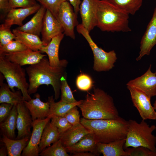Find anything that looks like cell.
Returning <instances> with one entry per match:
<instances>
[{
	"instance_id": "obj_1",
	"label": "cell",
	"mask_w": 156,
	"mask_h": 156,
	"mask_svg": "<svg viewBox=\"0 0 156 156\" xmlns=\"http://www.w3.org/2000/svg\"><path fill=\"white\" fill-rule=\"evenodd\" d=\"M68 63L60 66L53 67L49 60L44 57L38 63L26 67V71L29 78L28 92L30 95L35 93L42 85L52 86L54 92V99L57 100L60 92L61 79L66 73L65 69Z\"/></svg>"
},
{
	"instance_id": "obj_2",
	"label": "cell",
	"mask_w": 156,
	"mask_h": 156,
	"mask_svg": "<svg viewBox=\"0 0 156 156\" xmlns=\"http://www.w3.org/2000/svg\"><path fill=\"white\" fill-rule=\"evenodd\" d=\"M77 106L83 118L87 119H114L119 116L112 98L98 88H94L93 93L88 92Z\"/></svg>"
},
{
	"instance_id": "obj_3",
	"label": "cell",
	"mask_w": 156,
	"mask_h": 156,
	"mask_svg": "<svg viewBox=\"0 0 156 156\" xmlns=\"http://www.w3.org/2000/svg\"><path fill=\"white\" fill-rule=\"evenodd\" d=\"M80 123L92 131L97 142L108 143L127 137L128 121L120 116L109 119L89 120L83 118Z\"/></svg>"
},
{
	"instance_id": "obj_4",
	"label": "cell",
	"mask_w": 156,
	"mask_h": 156,
	"mask_svg": "<svg viewBox=\"0 0 156 156\" xmlns=\"http://www.w3.org/2000/svg\"><path fill=\"white\" fill-rule=\"evenodd\" d=\"M129 15L104 0H99L96 26L103 31H130Z\"/></svg>"
},
{
	"instance_id": "obj_5",
	"label": "cell",
	"mask_w": 156,
	"mask_h": 156,
	"mask_svg": "<svg viewBox=\"0 0 156 156\" xmlns=\"http://www.w3.org/2000/svg\"><path fill=\"white\" fill-rule=\"evenodd\" d=\"M128 128L124 148L143 146L156 151V136L153 134L156 130L155 125L150 126L144 120L139 123L135 120L128 121Z\"/></svg>"
},
{
	"instance_id": "obj_6",
	"label": "cell",
	"mask_w": 156,
	"mask_h": 156,
	"mask_svg": "<svg viewBox=\"0 0 156 156\" xmlns=\"http://www.w3.org/2000/svg\"><path fill=\"white\" fill-rule=\"evenodd\" d=\"M25 69L22 66L8 60L0 55V72L6 81L8 85L13 91L14 88L20 90L25 101L31 99L28 92L29 84L26 78Z\"/></svg>"
},
{
	"instance_id": "obj_7",
	"label": "cell",
	"mask_w": 156,
	"mask_h": 156,
	"mask_svg": "<svg viewBox=\"0 0 156 156\" xmlns=\"http://www.w3.org/2000/svg\"><path fill=\"white\" fill-rule=\"evenodd\" d=\"M77 32L81 34L88 42L92 51L94 56L93 68L99 72L108 71L114 66V64L117 59L114 50L107 52L99 47L94 42L89 32L82 25L78 24L76 27Z\"/></svg>"
},
{
	"instance_id": "obj_8",
	"label": "cell",
	"mask_w": 156,
	"mask_h": 156,
	"mask_svg": "<svg viewBox=\"0 0 156 156\" xmlns=\"http://www.w3.org/2000/svg\"><path fill=\"white\" fill-rule=\"evenodd\" d=\"M127 86L133 105L142 120H156V112L151 104V99L145 93L133 87Z\"/></svg>"
},
{
	"instance_id": "obj_9",
	"label": "cell",
	"mask_w": 156,
	"mask_h": 156,
	"mask_svg": "<svg viewBox=\"0 0 156 156\" xmlns=\"http://www.w3.org/2000/svg\"><path fill=\"white\" fill-rule=\"evenodd\" d=\"M77 18V14L69 2L66 1L61 4L56 18L63 29L64 34L73 39H75V27L79 24Z\"/></svg>"
},
{
	"instance_id": "obj_10",
	"label": "cell",
	"mask_w": 156,
	"mask_h": 156,
	"mask_svg": "<svg viewBox=\"0 0 156 156\" xmlns=\"http://www.w3.org/2000/svg\"><path fill=\"white\" fill-rule=\"evenodd\" d=\"M51 118L36 119L33 121L32 130L28 143L21 154L22 156H38L39 155V145L44 129Z\"/></svg>"
},
{
	"instance_id": "obj_11",
	"label": "cell",
	"mask_w": 156,
	"mask_h": 156,
	"mask_svg": "<svg viewBox=\"0 0 156 156\" xmlns=\"http://www.w3.org/2000/svg\"><path fill=\"white\" fill-rule=\"evenodd\" d=\"M151 65L142 75L129 81L127 86L135 88L144 92L150 98L156 96V71L151 70Z\"/></svg>"
},
{
	"instance_id": "obj_12",
	"label": "cell",
	"mask_w": 156,
	"mask_h": 156,
	"mask_svg": "<svg viewBox=\"0 0 156 156\" xmlns=\"http://www.w3.org/2000/svg\"><path fill=\"white\" fill-rule=\"evenodd\" d=\"M64 32L63 29L57 18L49 10L46 9L41 33V40L45 46L48 45L53 38Z\"/></svg>"
},
{
	"instance_id": "obj_13",
	"label": "cell",
	"mask_w": 156,
	"mask_h": 156,
	"mask_svg": "<svg viewBox=\"0 0 156 156\" xmlns=\"http://www.w3.org/2000/svg\"><path fill=\"white\" fill-rule=\"evenodd\" d=\"M140 44L139 55L136 58L137 61L145 55H149L151 49L156 44V6Z\"/></svg>"
},
{
	"instance_id": "obj_14",
	"label": "cell",
	"mask_w": 156,
	"mask_h": 156,
	"mask_svg": "<svg viewBox=\"0 0 156 156\" xmlns=\"http://www.w3.org/2000/svg\"><path fill=\"white\" fill-rule=\"evenodd\" d=\"M99 0H83L79 11L82 25L89 32L97 26V12Z\"/></svg>"
},
{
	"instance_id": "obj_15",
	"label": "cell",
	"mask_w": 156,
	"mask_h": 156,
	"mask_svg": "<svg viewBox=\"0 0 156 156\" xmlns=\"http://www.w3.org/2000/svg\"><path fill=\"white\" fill-rule=\"evenodd\" d=\"M24 101L16 105L17 112L16 129L18 134L16 139H21L26 137H30L31 133V129L32 127L33 120Z\"/></svg>"
},
{
	"instance_id": "obj_16",
	"label": "cell",
	"mask_w": 156,
	"mask_h": 156,
	"mask_svg": "<svg viewBox=\"0 0 156 156\" xmlns=\"http://www.w3.org/2000/svg\"><path fill=\"white\" fill-rule=\"evenodd\" d=\"M41 52L40 51H34L27 49L21 51L0 55H3L10 61L22 66L33 65L38 62L46 56Z\"/></svg>"
},
{
	"instance_id": "obj_17",
	"label": "cell",
	"mask_w": 156,
	"mask_h": 156,
	"mask_svg": "<svg viewBox=\"0 0 156 156\" xmlns=\"http://www.w3.org/2000/svg\"><path fill=\"white\" fill-rule=\"evenodd\" d=\"M41 6V5L37 3L29 8H11L5 15L3 24L10 27L14 25L22 26L23 25V21L28 16L36 12Z\"/></svg>"
},
{
	"instance_id": "obj_18",
	"label": "cell",
	"mask_w": 156,
	"mask_h": 156,
	"mask_svg": "<svg viewBox=\"0 0 156 156\" xmlns=\"http://www.w3.org/2000/svg\"><path fill=\"white\" fill-rule=\"evenodd\" d=\"M92 133L80 122L72 126L60 135V139L65 148L71 146L78 142L86 135Z\"/></svg>"
},
{
	"instance_id": "obj_19",
	"label": "cell",
	"mask_w": 156,
	"mask_h": 156,
	"mask_svg": "<svg viewBox=\"0 0 156 156\" xmlns=\"http://www.w3.org/2000/svg\"><path fill=\"white\" fill-rule=\"evenodd\" d=\"M64 35V33H62L54 37L47 45L40 50L47 55L50 64L53 67H58L68 63L66 60H60L59 56L60 45Z\"/></svg>"
},
{
	"instance_id": "obj_20",
	"label": "cell",
	"mask_w": 156,
	"mask_h": 156,
	"mask_svg": "<svg viewBox=\"0 0 156 156\" xmlns=\"http://www.w3.org/2000/svg\"><path fill=\"white\" fill-rule=\"evenodd\" d=\"M35 97V99L24 101L30 113L33 121L36 119H44L47 117L50 107L48 101L44 102L41 101L39 94H36Z\"/></svg>"
},
{
	"instance_id": "obj_21",
	"label": "cell",
	"mask_w": 156,
	"mask_h": 156,
	"mask_svg": "<svg viewBox=\"0 0 156 156\" xmlns=\"http://www.w3.org/2000/svg\"><path fill=\"white\" fill-rule=\"evenodd\" d=\"M126 140L120 139L108 143L97 142V152L103 156H129L124 148Z\"/></svg>"
},
{
	"instance_id": "obj_22",
	"label": "cell",
	"mask_w": 156,
	"mask_h": 156,
	"mask_svg": "<svg viewBox=\"0 0 156 156\" xmlns=\"http://www.w3.org/2000/svg\"><path fill=\"white\" fill-rule=\"evenodd\" d=\"M97 142L92 133L84 135L73 145L66 148L68 153L73 154L76 153L89 152L99 155L96 148Z\"/></svg>"
},
{
	"instance_id": "obj_23",
	"label": "cell",
	"mask_w": 156,
	"mask_h": 156,
	"mask_svg": "<svg viewBox=\"0 0 156 156\" xmlns=\"http://www.w3.org/2000/svg\"><path fill=\"white\" fill-rule=\"evenodd\" d=\"M46 8L41 5L40 8L30 21L21 26L16 28L18 30L39 36L42 27L43 19Z\"/></svg>"
},
{
	"instance_id": "obj_24",
	"label": "cell",
	"mask_w": 156,
	"mask_h": 156,
	"mask_svg": "<svg viewBox=\"0 0 156 156\" xmlns=\"http://www.w3.org/2000/svg\"><path fill=\"white\" fill-rule=\"evenodd\" d=\"M12 32L16 36L15 40L22 42L29 49L34 51H40L42 48L46 46L38 35L16 29H13Z\"/></svg>"
},
{
	"instance_id": "obj_25",
	"label": "cell",
	"mask_w": 156,
	"mask_h": 156,
	"mask_svg": "<svg viewBox=\"0 0 156 156\" xmlns=\"http://www.w3.org/2000/svg\"><path fill=\"white\" fill-rule=\"evenodd\" d=\"M53 96L48 97V101L49 104V109L48 117L53 116H64L66 114L71 108L75 106H78L82 100L73 103H69L60 100L55 102Z\"/></svg>"
},
{
	"instance_id": "obj_26",
	"label": "cell",
	"mask_w": 156,
	"mask_h": 156,
	"mask_svg": "<svg viewBox=\"0 0 156 156\" xmlns=\"http://www.w3.org/2000/svg\"><path fill=\"white\" fill-rule=\"evenodd\" d=\"M30 137L20 139H11L3 134L1 141L6 146L8 156H21L22 152L27 145Z\"/></svg>"
},
{
	"instance_id": "obj_27",
	"label": "cell",
	"mask_w": 156,
	"mask_h": 156,
	"mask_svg": "<svg viewBox=\"0 0 156 156\" xmlns=\"http://www.w3.org/2000/svg\"><path fill=\"white\" fill-rule=\"evenodd\" d=\"M0 103H6L14 105L25 101L20 90L12 91L8 85L3 81L0 82Z\"/></svg>"
},
{
	"instance_id": "obj_28",
	"label": "cell",
	"mask_w": 156,
	"mask_h": 156,
	"mask_svg": "<svg viewBox=\"0 0 156 156\" xmlns=\"http://www.w3.org/2000/svg\"><path fill=\"white\" fill-rule=\"evenodd\" d=\"M60 134L57 128L49 121L43 131L40 142L39 145V151L40 153L47 147L50 146L59 140Z\"/></svg>"
},
{
	"instance_id": "obj_29",
	"label": "cell",
	"mask_w": 156,
	"mask_h": 156,
	"mask_svg": "<svg viewBox=\"0 0 156 156\" xmlns=\"http://www.w3.org/2000/svg\"><path fill=\"white\" fill-rule=\"evenodd\" d=\"M16 105H13L9 116L0 124V128L3 133L8 138L12 139L14 138L15 130L16 128L17 117Z\"/></svg>"
},
{
	"instance_id": "obj_30",
	"label": "cell",
	"mask_w": 156,
	"mask_h": 156,
	"mask_svg": "<svg viewBox=\"0 0 156 156\" xmlns=\"http://www.w3.org/2000/svg\"><path fill=\"white\" fill-rule=\"evenodd\" d=\"M117 9L133 15L141 6L143 0H104Z\"/></svg>"
},
{
	"instance_id": "obj_31",
	"label": "cell",
	"mask_w": 156,
	"mask_h": 156,
	"mask_svg": "<svg viewBox=\"0 0 156 156\" xmlns=\"http://www.w3.org/2000/svg\"><path fill=\"white\" fill-rule=\"evenodd\" d=\"M41 156H69L66 148L60 139L40 153Z\"/></svg>"
},
{
	"instance_id": "obj_32",
	"label": "cell",
	"mask_w": 156,
	"mask_h": 156,
	"mask_svg": "<svg viewBox=\"0 0 156 156\" xmlns=\"http://www.w3.org/2000/svg\"><path fill=\"white\" fill-rule=\"evenodd\" d=\"M66 73L61 79L60 100L69 103H73L77 101L74 98L72 92L68 85L66 80Z\"/></svg>"
},
{
	"instance_id": "obj_33",
	"label": "cell",
	"mask_w": 156,
	"mask_h": 156,
	"mask_svg": "<svg viewBox=\"0 0 156 156\" xmlns=\"http://www.w3.org/2000/svg\"><path fill=\"white\" fill-rule=\"evenodd\" d=\"M94 82L91 77L88 75L81 73L77 77L76 85L78 89L83 91L91 90L93 86Z\"/></svg>"
},
{
	"instance_id": "obj_34",
	"label": "cell",
	"mask_w": 156,
	"mask_h": 156,
	"mask_svg": "<svg viewBox=\"0 0 156 156\" xmlns=\"http://www.w3.org/2000/svg\"><path fill=\"white\" fill-rule=\"evenodd\" d=\"M29 49L18 40H13L3 46H0V54L14 53Z\"/></svg>"
},
{
	"instance_id": "obj_35",
	"label": "cell",
	"mask_w": 156,
	"mask_h": 156,
	"mask_svg": "<svg viewBox=\"0 0 156 156\" xmlns=\"http://www.w3.org/2000/svg\"><path fill=\"white\" fill-rule=\"evenodd\" d=\"M51 122L57 129L60 135L70 128L72 125L65 116H53L51 117Z\"/></svg>"
},
{
	"instance_id": "obj_36",
	"label": "cell",
	"mask_w": 156,
	"mask_h": 156,
	"mask_svg": "<svg viewBox=\"0 0 156 156\" xmlns=\"http://www.w3.org/2000/svg\"><path fill=\"white\" fill-rule=\"evenodd\" d=\"M125 149L129 156H156V151L143 146L127 147Z\"/></svg>"
},
{
	"instance_id": "obj_37",
	"label": "cell",
	"mask_w": 156,
	"mask_h": 156,
	"mask_svg": "<svg viewBox=\"0 0 156 156\" xmlns=\"http://www.w3.org/2000/svg\"><path fill=\"white\" fill-rule=\"evenodd\" d=\"M41 5L49 10L56 18L58 10L61 4L68 0H36Z\"/></svg>"
},
{
	"instance_id": "obj_38",
	"label": "cell",
	"mask_w": 156,
	"mask_h": 156,
	"mask_svg": "<svg viewBox=\"0 0 156 156\" xmlns=\"http://www.w3.org/2000/svg\"><path fill=\"white\" fill-rule=\"evenodd\" d=\"M10 27L3 23L0 25V46L5 45L15 40L16 36L10 30Z\"/></svg>"
},
{
	"instance_id": "obj_39",
	"label": "cell",
	"mask_w": 156,
	"mask_h": 156,
	"mask_svg": "<svg viewBox=\"0 0 156 156\" xmlns=\"http://www.w3.org/2000/svg\"><path fill=\"white\" fill-rule=\"evenodd\" d=\"M64 116L72 125L80 122V115L77 106H75L71 108L66 114Z\"/></svg>"
},
{
	"instance_id": "obj_40",
	"label": "cell",
	"mask_w": 156,
	"mask_h": 156,
	"mask_svg": "<svg viewBox=\"0 0 156 156\" xmlns=\"http://www.w3.org/2000/svg\"><path fill=\"white\" fill-rule=\"evenodd\" d=\"M9 1L11 8H29L37 3L36 0H9Z\"/></svg>"
},
{
	"instance_id": "obj_41",
	"label": "cell",
	"mask_w": 156,
	"mask_h": 156,
	"mask_svg": "<svg viewBox=\"0 0 156 156\" xmlns=\"http://www.w3.org/2000/svg\"><path fill=\"white\" fill-rule=\"evenodd\" d=\"M13 105L6 103H1L0 105V122L4 121L10 115Z\"/></svg>"
},
{
	"instance_id": "obj_42",
	"label": "cell",
	"mask_w": 156,
	"mask_h": 156,
	"mask_svg": "<svg viewBox=\"0 0 156 156\" xmlns=\"http://www.w3.org/2000/svg\"><path fill=\"white\" fill-rule=\"evenodd\" d=\"M11 9L9 0H0V10L1 12L6 15Z\"/></svg>"
},
{
	"instance_id": "obj_43",
	"label": "cell",
	"mask_w": 156,
	"mask_h": 156,
	"mask_svg": "<svg viewBox=\"0 0 156 156\" xmlns=\"http://www.w3.org/2000/svg\"><path fill=\"white\" fill-rule=\"evenodd\" d=\"M73 6L75 12L77 14L79 11L80 5L81 3V0H68Z\"/></svg>"
},
{
	"instance_id": "obj_44",
	"label": "cell",
	"mask_w": 156,
	"mask_h": 156,
	"mask_svg": "<svg viewBox=\"0 0 156 156\" xmlns=\"http://www.w3.org/2000/svg\"><path fill=\"white\" fill-rule=\"evenodd\" d=\"M72 154V155L73 156H95L97 155L95 154L89 152L76 153Z\"/></svg>"
},
{
	"instance_id": "obj_45",
	"label": "cell",
	"mask_w": 156,
	"mask_h": 156,
	"mask_svg": "<svg viewBox=\"0 0 156 156\" xmlns=\"http://www.w3.org/2000/svg\"><path fill=\"white\" fill-rule=\"evenodd\" d=\"M8 155L7 148L5 145L1 147L0 149V156H6Z\"/></svg>"
},
{
	"instance_id": "obj_46",
	"label": "cell",
	"mask_w": 156,
	"mask_h": 156,
	"mask_svg": "<svg viewBox=\"0 0 156 156\" xmlns=\"http://www.w3.org/2000/svg\"><path fill=\"white\" fill-rule=\"evenodd\" d=\"M153 107L155 110H156V100H155L153 104Z\"/></svg>"
}]
</instances>
